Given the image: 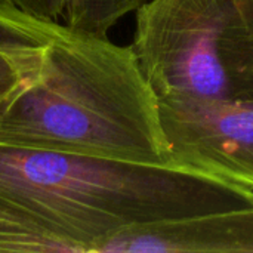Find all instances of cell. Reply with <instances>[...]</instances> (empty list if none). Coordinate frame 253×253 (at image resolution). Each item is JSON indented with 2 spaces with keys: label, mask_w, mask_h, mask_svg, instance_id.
<instances>
[{
  "label": "cell",
  "mask_w": 253,
  "mask_h": 253,
  "mask_svg": "<svg viewBox=\"0 0 253 253\" xmlns=\"http://www.w3.org/2000/svg\"><path fill=\"white\" fill-rule=\"evenodd\" d=\"M130 46L159 102H253V0H147Z\"/></svg>",
  "instance_id": "cell-3"
},
{
  "label": "cell",
  "mask_w": 253,
  "mask_h": 253,
  "mask_svg": "<svg viewBox=\"0 0 253 253\" xmlns=\"http://www.w3.org/2000/svg\"><path fill=\"white\" fill-rule=\"evenodd\" d=\"M0 199L73 253H98L133 225L253 206V190L169 165L0 144Z\"/></svg>",
  "instance_id": "cell-2"
},
{
  "label": "cell",
  "mask_w": 253,
  "mask_h": 253,
  "mask_svg": "<svg viewBox=\"0 0 253 253\" xmlns=\"http://www.w3.org/2000/svg\"><path fill=\"white\" fill-rule=\"evenodd\" d=\"M0 144L168 165L160 105L132 46L0 1Z\"/></svg>",
  "instance_id": "cell-1"
},
{
  "label": "cell",
  "mask_w": 253,
  "mask_h": 253,
  "mask_svg": "<svg viewBox=\"0 0 253 253\" xmlns=\"http://www.w3.org/2000/svg\"><path fill=\"white\" fill-rule=\"evenodd\" d=\"M98 253H253V206L133 225Z\"/></svg>",
  "instance_id": "cell-5"
},
{
  "label": "cell",
  "mask_w": 253,
  "mask_h": 253,
  "mask_svg": "<svg viewBox=\"0 0 253 253\" xmlns=\"http://www.w3.org/2000/svg\"><path fill=\"white\" fill-rule=\"evenodd\" d=\"M168 165L253 190V102L162 101Z\"/></svg>",
  "instance_id": "cell-4"
},
{
  "label": "cell",
  "mask_w": 253,
  "mask_h": 253,
  "mask_svg": "<svg viewBox=\"0 0 253 253\" xmlns=\"http://www.w3.org/2000/svg\"><path fill=\"white\" fill-rule=\"evenodd\" d=\"M0 252L73 253L59 237L0 199Z\"/></svg>",
  "instance_id": "cell-7"
},
{
  "label": "cell",
  "mask_w": 253,
  "mask_h": 253,
  "mask_svg": "<svg viewBox=\"0 0 253 253\" xmlns=\"http://www.w3.org/2000/svg\"><path fill=\"white\" fill-rule=\"evenodd\" d=\"M18 83V74L12 64L0 53V98L10 92Z\"/></svg>",
  "instance_id": "cell-8"
},
{
  "label": "cell",
  "mask_w": 253,
  "mask_h": 253,
  "mask_svg": "<svg viewBox=\"0 0 253 253\" xmlns=\"http://www.w3.org/2000/svg\"><path fill=\"white\" fill-rule=\"evenodd\" d=\"M27 13L70 27L108 34L147 0H0Z\"/></svg>",
  "instance_id": "cell-6"
}]
</instances>
